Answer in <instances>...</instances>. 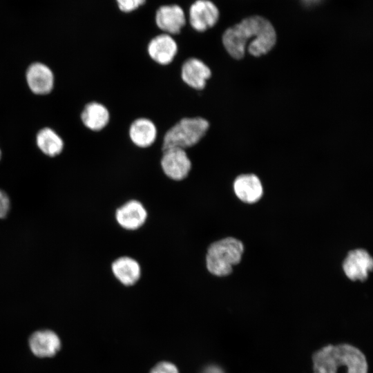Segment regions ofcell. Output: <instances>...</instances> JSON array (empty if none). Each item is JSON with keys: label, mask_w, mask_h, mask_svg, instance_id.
I'll return each mask as SVG.
<instances>
[{"label": "cell", "mask_w": 373, "mask_h": 373, "mask_svg": "<svg viewBox=\"0 0 373 373\" xmlns=\"http://www.w3.org/2000/svg\"><path fill=\"white\" fill-rule=\"evenodd\" d=\"M149 373H180V372L174 363L163 361L156 363Z\"/></svg>", "instance_id": "obj_21"}, {"label": "cell", "mask_w": 373, "mask_h": 373, "mask_svg": "<svg viewBox=\"0 0 373 373\" xmlns=\"http://www.w3.org/2000/svg\"><path fill=\"white\" fill-rule=\"evenodd\" d=\"M146 0H115L119 10L123 13L132 12L142 6Z\"/></svg>", "instance_id": "obj_20"}, {"label": "cell", "mask_w": 373, "mask_h": 373, "mask_svg": "<svg viewBox=\"0 0 373 373\" xmlns=\"http://www.w3.org/2000/svg\"><path fill=\"white\" fill-rule=\"evenodd\" d=\"M25 76L29 89L35 95H46L53 90V72L44 63L35 61L30 64L26 68Z\"/></svg>", "instance_id": "obj_7"}, {"label": "cell", "mask_w": 373, "mask_h": 373, "mask_svg": "<svg viewBox=\"0 0 373 373\" xmlns=\"http://www.w3.org/2000/svg\"><path fill=\"white\" fill-rule=\"evenodd\" d=\"M82 126L92 132H99L106 127L110 120V113L105 105L91 101L86 103L79 113Z\"/></svg>", "instance_id": "obj_11"}, {"label": "cell", "mask_w": 373, "mask_h": 373, "mask_svg": "<svg viewBox=\"0 0 373 373\" xmlns=\"http://www.w3.org/2000/svg\"><path fill=\"white\" fill-rule=\"evenodd\" d=\"M233 187L236 196L246 203L256 202L263 193L261 182L254 174L238 175L233 182Z\"/></svg>", "instance_id": "obj_16"}, {"label": "cell", "mask_w": 373, "mask_h": 373, "mask_svg": "<svg viewBox=\"0 0 373 373\" xmlns=\"http://www.w3.org/2000/svg\"><path fill=\"white\" fill-rule=\"evenodd\" d=\"M35 141L40 151L50 157L58 156L64 149L63 139L50 127L39 129L36 134Z\"/></svg>", "instance_id": "obj_18"}, {"label": "cell", "mask_w": 373, "mask_h": 373, "mask_svg": "<svg viewBox=\"0 0 373 373\" xmlns=\"http://www.w3.org/2000/svg\"><path fill=\"white\" fill-rule=\"evenodd\" d=\"M372 268V258L363 249L350 251L343 263V269L345 275L354 281H365Z\"/></svg>", "instance_id": "obj_9"}, {"label": "cell", "mask_w": 373, "mask_h": 373, "mask_svg": "<svg viewBox=\"0 0 373 373\" xmlns=\"http://www.w3.org/2000/svg\"><path fill=\"white\" fill-rule=\"evenodd\" d=\"M209 128V122L202 117L182 118L164 133L162 150L169 148L187 150L193 147L202 140Z\"/></svg>", "instance_id": "obj_3"}, {"label": "cell", "mask_w": 373, "mask_h": 373, "mask_svg": "<svg viewBox=\"0 0 373 373\" xmlns=\"http://www.w3.org/2000/svg\"><path fill=\"white\" fill-rule=\"evenodd\" d=\"M1 158H2V151H1V149L0 148V161H1Z\"/></svg>", "instance_id": "obj_24"}, {"label": "cell", "mask_w": 373, "mask_h": 373, "mask_svg": "<svg viewBox=\"0 0 373 373\" xmlns=\"http://www.w3.org/2000/svg\"><path fill=\"white\" fill-rule=\"evenodd\" d=\"M334 346L329 345L313 356L314 373H336L338 365L334 354Z\"/></svg>", "instance_id": "obj_19"}, {"label": "cell", "mask_w": 373, "mask_h": 373, "mask_svg": "<svg viewBox=\"0 0 373 373\" xmlns=\"http://www.w3.org/2000/svg\"><path fill=\"white\" fill-rule=\"evenodd\" d=\"M31 352L39 358L55 356L61 347L58 335L50 329L38 330L33 332L28 339Z\"/></svg>", "instance_id": "obj_12"}, {"label": "cell", "mask_w": 373, "mask_h": 373, "mask_svg": "<svg viewBox=\"0 0 373 373\" xmlns=\"http://www.w3.org/2000/svg\"><path fill=\"white\" fill-rule=\"evenodd\" d=\"M187 23L195 32H204L217 24L220 11L211 0H195L189 8Z\"/></svg>", "instance_id": "obj_5"}, {"label": "cell", "mask_w": 373, "mask_h": 373, "mask_svg": "<svg viewBox=\"0 0 373 373\" xmlns=\"http://www.w3.org/2000/svg\"><path fill=\"white\" fill-rule=\"evenodd\" d=\"M11 209V201L8 193L0 189V219H5Z\"/></svg>", "instance_id": "obj_22"}, {"label": "cell", "mask_w": 373, "mask_h": 373, "mask_svg": "<svg viewBox=\"0 0 373 373\" xmlns=\"http://www.w3.org/2000/svg\"><path fill=\"white\" fill-rule=\"evenodd\" d=\"M128 136L135 146L146 149L155 142L157 131L156 126L151 119L140 117L134 119L130 124Z\"/></svg>", "instance_id": "obj_15"}, {"label": "cell", "mask_w": 373, "mask_h": 373, "mask_svg": "<svg viewBox=\"0 0 373 373\" xmlns=\"http://www.w3.org/2000/svg\"><path fill=\"white\" fill-rule=\"evenodd\" d=\"M155 23L162 33L173 37L179 35L186 25L187 17L184 10L180 6L163 5L155 11Z\"/></svg>", "instance_id": "obj_6"}, {"label": "cell", "mask_w": 373, "mask_h": 373, "mask_svg": "<svg viewBox=\"0 0 373 373\" xmlns=\"http://www.w3.org/2000/svg\"><path fill=\"white\" fill-rule=\"evenodd\" d=\"M250 55L260 57L267 54L276 42V33L272 24L263 17L254 15L227 28L221 35V43L227 54L240 60L245 55L246 45Z\"/></svg>", "instance_id": "obj_1"}, {"label": "cell", "mask_w": 373, "mask_h": 373, "mask_svg": "<svg viewBox=\"0 0 373 373\" xmlns=\"http://www.w3.org/2000/svg\"><path fill=\"white\" fill-rule=\"evenodd\" d=\"M201 373H225L224 370L217 365H209L204 367Z\"/></svg>", "instance_id": "obj_23"}, {"label": "cell", "mask_w": 373, "mask_h": 373, "mask_svg": "<svg viewBox=\"0 0 373 373\" xmlns=\"http://www.w3.org/2000/svg\"><path fill=\"white\" fill-rule=\"evenodd\" d=\"M115 277L124 285H135L141 276V268L134 259L124 256L115 260L111 265Z\"/></svg>", "instance_id": "obj_17"}, {"label": "cell", "mask_w": 373, "mask_h": 373, "mask_svg": "<svg viewBox=\"0 0 373 373\" xmlns=\"http://www.w3.org/2000/svg\"><path fill=\"white\" fill-rule=\"evenodd\" d=\"M147 218V212L143 204L137 200H130L119 207L115 211L117 223L127 230H135L141 227Z\"/></svg>", "instance_id": "obj_14"}, {"label": "cell", "mask_w": 373, "mask_h": 373, "mask_svg": "<svg viewBox=\"0 0 373 373\" xmlns=\"http://www.w3.org/2000/svg\"><path fill=\"white\" fill-rule=\"evenodd\" d=\"M160 167L163 174L169 180L181 182L189 176L192 164L186 150L169 148L162 152Z\"/></svg>", "instance_id": "obj_4"}, {"label": "cell", "mask_w": 373, "mask_h": 373, "mask_svg": "<svg viewBox=\"0 0 373 373\" xmlns=\"http://www.w3.org/2000/svg\"><path fill=\"white\" fill-rule=\"evenodd\" d=\"M333 351L338 366L345 365L347 373L367 372L365 357L356 347L341 344L334 346Z\"/></svg>", "instance_id": "obj_13"}, {"label": "cell", "mask_w": 373, "mask_h": 373, "mask_svg": "<svg viewBox=\"0 0 373 373\" xmlns=\"http://www.w3.org/2000/svg\"><path fill=\"white\" fill-rule=\"evenodd\" d=\"M178 44L174 38L166 33L153 37L147 45V53L152 61L160 66H167L175 59Z\"/></svg>", "instance_id": "obj_10"}, {"label": "cell", "mask_w": 373, "mask_h": 373, "mask_svg": "<svg viewBox=\"0 0 373 373\" xmlns=\"http://www.w3.org/2000/svg\"><path fill=\"white\" fill-rule=\"evenodd\" d=\"M180 77L189 88L203 90L211 77L210 68L201 59L195 57L186 59L182 64Z\"/></svg>", "instance_id": "obj_8"}, {"label": "cell", "mask_w": 373, "mask_h": 373, "mask_svg": "<svg viewBox=\"0 0 373 373\" xmlns=\"http://www.w3.org/2000/svg\"><path fill=\"white\" fill-rule=\"evenodd\" d=\"M243 251V244L236 238L227 237L216 241L207 249V268L214 276H228L233 267L240 262Z\"/></svg>", "instance_id": "obj_2"}]
</instances>
